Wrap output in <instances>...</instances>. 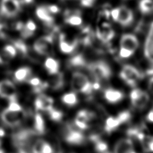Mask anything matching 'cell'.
<instances>
[{
  "instance_id": "cell-1",
  "label": "cell",
  "mask_w": 153,
  "mask_h": 153,
  "mask_svg": "<svg viewBox=\"0 0 153 153\" xmlns=\"http://www.w3.org/2000/svg\"><path fill=\"white\" fill-rule=\"evenodd\" d=\"M87 68L93 78L92 85L94 83H99L102 80H108L111 76V70L109 65L102 61H97L88 64Z\"/></svg>"
},
{
  "instance_id": "cell-2",
  "label": "cell",
  "mask_w": 153,
  "mask_h": 153,
  "mask_svg": "<svg viewBox=\"0 0 153 153\" xmlns=\"http://www.w3.org/2000/svg\"><path fill=\"white\" fill-rule=\"evenodd\" d=\"M72 87L75 91L86 94H91L93 90L91 82L89 80L88 77L80 72L73 73Z\"/></svg>"
},
{
  "instance_id": "cell-3",
  "label": "cell",
  "mask_w": 153,
  "mask_h": 153,
  "mask_svg": "<svg viewBox=\"0 0 153 153\" xmlns=\"http://www.w3.org/2000/svg\"><path fill=\"white\" fill-rule=\"evenodd\" d=\"M61 134L68 143L80 145L84 141V136L80 131L73 128L72 126L65 124L61 128Z\"/></svg>"
},
{
  "instance_id": "cell-4",
  "label": "cell",
  "mask_w": 153,
  "mask_h": 153,
  "mask_svg": "<svg viewBox=\"0 0 153 153\" xmlns=\"http://www.w3.org/2000/svg\"><path fill=\"white\" fill-rule=\"evenodd\" d=\"M120 77L128 85L134 86L142 78V74L133 65H125L120 72Z\"/></svg>"
},
{
  "instance_id": "cell-5",
  "label": "cell",
  "mask_w": 153,
  "mask_h": 153,
  "mask_svg": "<svg viewBox=\"0 0 153 153\" xmlns=\"http://www.w3.org/2000/svg\"><path fill=\"white\" fill-rule=\"evenodd\" d=\"M131 114L129 111H123L118 115L117 117H109L105 121V130L107 132H111L117 128L121 123H125L130 120Z\"/></svg>"
},
{
  "instance_id": "cell-6",
  "label": "cell",
  "mask_w": 153,
  "mask_h": 153,
  "mask_svg": "<svg viewBox=\"0 0 153 153\" xmlns=\"http://www.w3.org/2000/svg\"><path fill=\"white\" fill-rule=\"evenodd\" d=\"M53 41V35L43 36L35 41L33 46L34 50L37 53L42 55H49L51 53Z\"/></svg>"
},
{
  "instance_id": "cell-7",
  "label": "cell",
  "mask_w": 153,
  "mask_h": 153,
  "mask_svg": "<svg viewBox=\"0 0 153 153\" xmlns=\"http://www.w3.org/2000/svg\"><path fill=\"white\" fill-rule=\"evenodd\" d=\"M130 99L134 107L142 109L146 106L149 101V95L140 89H134L130 93Z\"/></svg>"
},
{
  "instance_id": "cell-8",
  "label": "cell",
  "mask_w": 153,
  "mask_h": 153,
  "mask_svg": "<svg viewBox=\"0 0 153 153\" xmlns=\"http://www.w3.org/2000/svg\"><path fill=\"white\" fill-rule=\"evenodd\" d=\"M0 96L10 101H16L17 91L12 82L8 80L0 82Z\"/></svg>"
},
{
  "instance_id": "cell-9",
  "label": "cell",
  "mask_w": 153,
  "mask_h": 153,
  "mask_svg": "<svg viewBox=\"0 0 153 153\" xmlns=\"http://www.w3.org/2000/svg\"><path fill=\"white\" fill-rule=\"evenodd\" d=\"M20 9L18 0H1V12L5 16L12 17L16 15Z\"/></svg>"
},
{
  "instance_id": "cell-10",
  "label": "cell",
  "mask_w": 153,
  "mask_h": 153,
  "mask_svg": "<svg viewBox=\"0 0 153 153\" xmlns=\"http://www.w3.org/2000/svg\"><path fill=\"white\" fill-rule=\"evenodd\" d=\"M20 112H15L7 109L2 112L1 118L3 123L10 127H16L19 126L22 121V118L19 114Z\"/></svg>"
},
{
  "instance_id": "cell-11",
  "label": "cell",
  "mask_w": 153,
  "mask_h": 153,
  "mask_svg": "<svg viewBox=\"0 0 153 153\" xmlns=\"http://www.w3.org/2000/svg\"><path fill=\"white\" fill-rule=\"evenodd\" d=\"M96 35L100 41L104 43H108L114 37L115 32L111 28L110 24L103 22L97 27Z\"/></svg>"
},
{
  "instance_id": "cell-12",
  "label": "cell",
  "mask_w": 153,
  "mask_h": 153,
  "mask_svg": "<svg viewBox=\"0 0 153 153\" xmlns=\"http://www.w3.org/2000/svg\"><path fill=\"white\" fill-rule=\"evenodd\" d=\"M94 118L93 113L86 110L80 111L74 120L75 125L81 130H86L88 128V123Z\"/></svg>"
},
{
  "instance_id": "cell-13",
  "label": "cell",
  "mask_w": 153,
  "mask_h": 153,
  "mask_svg": "<svg viewBox=\"0 0 153 153\" xmlns=\"http://www.w3.org/2000/svg\"><path fill=\"white\" fill-rule=\"evenodd\" d=\"M139 46V41L136 36L131 34H125L121 36L120 47L135 52Z\"/></svg>"
},
{
  "instance_id": "cell-14",
  "label": "cell",
  "mask_w": 153,
  "mask_h": 153,
  "mask_svg": "<svg viewBox=\"0 0 153 153\" xmlns=\"http://www.w3.org/2000/svg\"><path fill=\"white\" fill-rule=\"evenodd\" d=\"M120 8L117 22L123 26H128L132 23L134 14L131 10L126 6H121Z\"/></svg>"
},
{
  "instance_id": "cell-15",
  "label": "cell",
  "mask_w": 153,
  "mask_h": 153,
  "mask_svg": "<svg viewBox=\"0 0 153 153\" xmlns=\"http://www.w3.org/2000/svg\"><path fill=\"white\" fill-rule=\"evenodd\" d=\"M53 99L51 97L44 95V94H40L35 100L36 109L47 112L53 107Z\"/></svg>"
},
{
  "instance_id": "cell-16",
  "label": "cell",
  "mask_w": 153,
  "mask_h": 153,
  "mask_svg": "<svg viewBox=\"0 0 153 153\" xmlns=\"http://www.w3.org/2000/svg\"><path fill=\"white\" fill-rule=\"evenodd\" d=\"M36 15L39 20L43 21L46 25L51 26L53 23V17L52 16L51 13L46 6H40L36 10Z\"/></svg>"
},
{
  "instance_id": "cell-17",
  "label": "cell",
  "mask_w": 153,
  "mask_h": 153,
  "mask_svg": "<svg viewBox=\"0 0 153 153\" xmlns=\"http://www.w3.org/2000/svg\"><path fill=\"white\" fill-rule=\"evenodd\" d=\"M144 54L150 62L153 63V22L150 26L144 45Z\"/></svg>"
},
{
  "instance_id": "cell-18",
  "label": "cell",
  "mask_w": 153,
  "mask_h": 153,
  "mask_svg": "<svg viewBox=\"0 0 153 153\" xmlns=\"http://www.w3.org/2000/svg\"><path fill=\"white\" fill-rule=\"evenodd\" d=\"M133 150V143L130 139H121L116 143L114 153H130Z\"/></svg>"
},
{
  "instance_id": "cell-19",
  "label": "cell",
  "mask_w": 153,
  "mask_h": 153,
  "mask_svg": "<svg viewBox=\"0 0 153 153\" xmlns=\"http://www.w3.org/2000/svg\"><path fill=\"white\" fill-rule=\"evenodd\" d=\"M104 97L107 102L111 103H116L123 99L124 94L121 91L109 88L105 91Z\"/></svg>"
},
{
  "instance_id": "cell-20",
  "label": "cell",
  "mask_w": 153,
  "mask_h": 153,
  "mask_svg": "<svg viewBox=\"0 0 153 153\" xmlns=\"http://www.w3.org/2000/svg\"><path fill=\"white\" fill-rule=\"evenodd\" d=\"M78 41H74L72 43H69L65 41V36L61 34L59 36V49L64 53H72L74 51L78 44Z\"/></svg>"
},
{
  "instance_id": "cell-21",
  "label": "cell",
  "mask_w": 153,
  "mask_h": 153,
  "mask_svg": "<svg viewBox=\"0 0 153 153\" xmlns=\"http://www.w3.org/2000/svg\"><path fill=\"white\" fill-rule=\"evenodd\" d=\"M52 77L49 79L48 83V86L53 90H59L64 85V76L62 74L58 72L56 74L52 75Z\"/></svg>"
},
{
  "instance_id": "cell-22",
  "label": "cell",
  "mask_w": 153,
  "mask_h": 153,
  "mask_svg": "<svg viewBox=\"0 0 153 153\" xmlns=\"http://www.w3.org/2000/svg\"><path fill=\"white\" fill-rule=\"evenodd\" d=\"M31 76H32V71L30 68L28 67L19 68L14 73L15 80L19 82L28 81V79L31 78Z\"/></svg>"
},
{
  "instance_id": "cell-23",
  "label": "cell",
  "mask_w": 153,
  "mask_h": 153,
  "mask_svg": "<svg viewBox=\"0 0 153 153\" xmlns=\"http://www.w3.org/2000/svg\"><path fill=\"white\" fill-rule=\"evenodd\" d=\"M65 22L68 25L74 26H80L82 24V19L80 16L78 12L72 13L71 12H65Z\"/></svg>"
},
{
  "instance_id": "cell-24",
  "label": "cell",
  "mask_w": 153,
  "mask_h": 153,
  "mask_svg": "<svg viewBox=\"0 0 153 153\" xmlns=\"http://www.w3.org/2000/svg\"><path fill=\"white\" fill-rule=\"evenodd\" d=\"M45 67L51 75L56 74L59 72V63L52 57H48L45 62Z\"/></svg>"
},
{
  "instance_id": "cell-25",
  "label": "cell",
  "mask_w": 153,
  "mask_h": 153,
  "mask_svg": "<svg viewBox=\"0 0 153 153\" xmlns=\"http://www.w3.org/2000/svg\"><path fill=\"white\" fill-rule=\"evenodd\" d=\"M34 128L38 134H43L45 131L44 120L39 113H36L34 116Z\"/></svg>"
},
{
  "instance_id": "cell-26",
  "label": "cell",
  "mask_w": 153,
  "mask_h": 153,
  "mask_svg": "<svg viewBox=\"0 0 153 153\" xmlns=\"http://www.w3.org/2000/svg\"><path fill=\"white\" fill-rule=\"evenodd\" d=\"M139 9L143 14L153 12V0H141L139 3Z\"/></svg>"
},
{
  "instance_id": "cell-27",
  "label": "cell",
  "mask_w": 153,
  "mask_h": 153,
  "mask_svg": "<svg viewBox=\"0 0 153 153\" xmlns=\"http://www.w3.org/2000/svg\"><path fill=\"white\" fill-rule=\"evenodd\" d=\"M62 101L68 106L72 107L77 104L78 99L77 97H76V94L74 93H69L63 95Z\"/></svg>"
},
{
  "instance_id": "cell-28",
  "label": "cell",
  "mask_w": 153,
  "mask_h": 153,
  "mask_svg": "<svg viewBox=\"0 0 153 153\" xmlns=\"http://www.w3.org/2000/svg\"><path fill=\"white\" fill-rule=\"evenodd\" d=\"M15 49L17 50L18 53L23 55V56H26L27 52L28 51L27 46L26 45L25 43L21 40H17L13 42Z\"/></svg>"
},
{
  "instance_id": "cell-29",
  "label": "cell",
  "mask_w": 153,
  "mask_h": 153,
  "mask_svg": "<svg viewBox=\"0 0 153 153\" xmlns=\"http://www.w3.org/2000/svg\"><path fill=\"white\" fill-rule=\"evenodd\" d=\"M45 142L46 141H45L43 139H36V141L34 142V144L33 145V153H42Z\"/></svg>"
},
{
  "instance_id": "cell-30",
  "label": "cell",
  "mask_w": 153,
  "mask_h": 153,
  "mask_svg": "<svg viewBox=\"0 0 153 153\" xmlns=\"http://www.w3.org/2000/svg\"><path fill=\"white\" fill-rule=\"evenodd\" d=\"M49 113L50 118L53 121H59L62 120L63 117V113L61 111L54 109L53 107L50 109L49 111H47Z\"/></svg>"
},
{
  "instance_id": "cell-31",
  "label": "cell",
  "mask_w": 153,
  "mask_h": 153,
  "mask_svg": "<svg viewBox=\"0 0 153 153\" xmlns=\"http://www.w3.org/2000/svg\"><path fill=\"white\" fill-rule=\"evenodd\" d=\"M96 145H95V149L99 153H103L106 152L108 149V146L106 142L103 141H101L98 140L96 141Z\"/></svg>"
},
{
  "instance_id": "cell-32",
  "label": "cell",
  "mask_w": 153,
  "mask_h": 153,
  "mask_svg": "<svg viewBox=\"0 0 153 153\" xmlns=\"http://www.w3.org/2000/svg\"><path fill=\"white\" fill-rule=\"evenodd\" d=\"M7 109L15 112H21L22 111V108L18 103L17 101H10Z\"/></svg>"
},
{
  "instance_id": "cell-33",
  "label": "cell",
  "mask_w": 153,
  "mask_h": 153,
  "mask_svg": "<svg viewBox=\"0 0 153 153\" xmlns=\"http://www.w3.org/2000/svg\"><path fill=\"white\" fill-rule=\"evenodd\" d=\"M24 28H25L26 30L28 31L29 33H32L34 35V33L36 30V26L35 23L33 22V20H28L27 22H26V25L24 26Z\"/></svg>"
},
{
  "instance_id": "cell-34",
  "label": "cell",
  "mask_w": 153,
  "mask_h": 153,
  "mask_svg": "<svg viewBox=\"0 0 153 153\" xmlns=\"http://www.w3.org/2000/svg\"><path fill=\"white\" fill-rule=\"evenodd\" d=\"M134 51H131L130 50H128V49H126L121 47L119 54H120V57L126 59V58H128L131 57V55L134 54Z\"/></svg>"
},
{
  "instance_id": "cell-35",
  "label": "cell",
  "mask_w": 153,
  "mask_h": 153,
  "mask_svg": "<svg viewBox=\"0 0 153 153\" xmlns=\"http://www.w3.org/2000/svg\"><path fill=\"white\" fill-rule=\"evenodd\" d=\"M27 82L30 84V85H32L34 87L38 86L43 83L40 80V78H39L37 77H34V78L31 77L30 78L28 79Z\"/></svg>"
},
{
  "instance_id": "cell-36",
  "label": "cell",
  "mask_w": 153,
  "mask_h": 153,
  "mask_svg": "<svg viewBox=\"0 0 153 153\" xmlns=\"http://www.w3.org/2000/svg\"><path fill=\"white\" fill-rule=\"evenodd\" d=\"M42 153H54V150L51 146V145L46 142L44 145Z\"/></svg>"
},
{
  "instance_id": "cell-37",
  "label": "cell",
  "mask_w": 153,
  "mask_h": 153,
  "mask_svg": "<svg viewBox=\"0 0 153 153\" xmlns=\"http://www.w3.org/2000/svg\"><path fill=\"white\" fill-rule=\"evenodd\" d=\"M119 13H120V8H119V7L113 9L111 11V17L115 22H117L118 18H119Z\"/></svg>"
},
{
  "instance_id": "cell-38",
  "label": "cell",
  "mask_w": 153,
  "mask_h": 153,
  "mask_svg": "<svg viewBox=\"0 0 153 153\" xmlns=\"http://www.w3.org/2000/svg\"><path fill=\"white\" fill-rule=\"evenodd\" d=\"M95 0H80L81 4L84 7H91Z\"/></svg>"
},
{
  "instance_id": "cell-39",
  "label": "cell",
  "mask_w": 153,
  "mask_h": 153,
  "mask_svg": "<svg viewBox=\"0 0 153 153\" xmlns=\"http://www.w3.org/2000/svg\"><path fill=\"white\" fill-rule=\"evenodd\" d=\"M47 8L49 10V12L51 13V14H57L59 12V8L57 6H55V5H52V6H47Z\"/></svg>"
},
{
  "instance_id": "cell-40",
  "label": "cell",
  "mask_w": 153,
  "mask_h": 153,
  "mask_svg": "<svg viewBox=\"0 0 153 153\" xmlns=\"http://www.w3.org/2000/svg\"><path fill=\"white\" fill-rule=\"evenodd\" d=\"M147 120L150 121V122L153 123V110L151 111H150L149 114H148Z\"/></svg>"
},
{
  "instance_id": "cell-41",
  "label": "cell",
  "mask_w": 153,
  "mask_h": 153,
  "mask_svg": "<svg viewBox=\"0 0 153 153\" xmlns=\"http://www.w3.org/2000/svg\"><path fill=\"white\" fill-rule=\"evenodd\" d=\"M149 89L153 93V77L149 81Z\"/></svg>"
},
{
  "instance_id": "cell-42",
  "label": "cell",
  "mask_w": 153,
  "mask_h": 153,
  "mask_svg": "<svg viewBox=\"0 0 153 153\" xmlns=\"http://www.w3.org/2000/svg\"><path fill=\"white\" fill-rule=\"evenodd\" d=\"M5 135V131L0 128V137H3Z\"/></svg>"
},
{
  "instance_id": "cell-43",
  "label": "cell",
  "mask_w": 153,
  "mask_h": 153,
  "mask_svg": "<svg viewBox=\"0 0 153 153\" xmlns=\"http://www.w3.org/2000/svg\"><path fill=\"white\" fill-rule=\"evenodd\" d=\"M33 0H23V2L26 4H30L31 3H33Z\"/></svg>"
},
{
  "instance_id": "cell-44",
  "label": "cell",
  "mask_w": 153,
  "mask_h": 153,
  "mask_svg": "<svg viewBox=\"0 0 153 153\" xmlns=\"http://www.w3.org/2000/svg\"><path fill=\"white\" fill-rule=\"evenodd\" d=\"M130 153H136V152H134V151H133V150H132V151H131Z\"/></svg>"
},
{
  "instance_id": "cell-45",
  "label": "cell",
  "mask_w": 153,
  "mask_h": 153,
  "mask_svg": "<svg viewBox=\"0 0 153 153\" xmlns=\"http://www.w3.org/2000/svg\"><path fill=\"white\" fill-rule=\"evenodd\" d=\"M0 146H1V140H0Z\"/></svg>"
}]
</instances>
